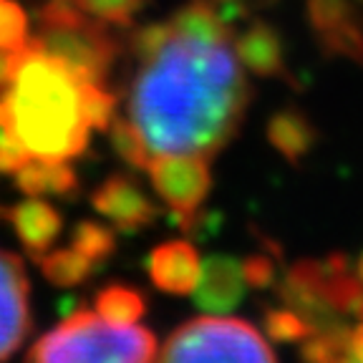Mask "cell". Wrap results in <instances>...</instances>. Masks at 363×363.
I'll return each mask as SVG.
<instances>
[{"mask_svg":"<svg viewBox=\"0 0 363 363\" xmlns=\"http://www.w3.org/2000/svg\"><path fill=\"white\" fill-rule=\"evenodd\" d=\"M30 43L68 68L79 81L106 86L113 66L124 53L111 26L86 16L74 0H43L35 11Z\"/></svg>","mask_w":363,"mask_h":363,"instance_id":"obj_3","label":"cell"},{"mask_svg":"<svg viewBox=\"0 0 363 363\" xmlns=\"http://www.w3.org/2000/svg\"><path fill=\"white\" fill-rule=\"evenodd\" d=\"M18 53H21V51H18ZM18 53H13V51H0V89L11 84L13 74H16Z\"/></svg>","mask_w":363,"mask_h":363,"instance_id":"obj_26","label":"cell"},{"mask_svg":"<svg viewBox=\"0 0 363 363\" xmlns=\"http://www.w3.org/2000/svg\"><path fill=\"white\" fill-rule=\"evenodd\" d=\"M30 40V18L16 0H0V51H23Z\"/></svg>","mask_w":363,"mask_h":363,"instance_id":"obj_22","label":"cell"},{"mask_svg":"<svg viewBox=\"0 0 363 363\" xmlns=\"http://www.w3.org/2000/svg\"><path fill=\"white\" fill-rule=\"evenodd\" d=\"M71 245L76 250H81L89 260L104 262L116 247V238H113L111 227H106L104 222L84 220L74 227V235H71Z\"/></svg>","mask_w":363,"mask_h":363,"instance_id":"obj_21","label":"cell"},{"mask_svg":"<svg viewBox=\"0 0 363 363\" xmlns=\"http://www.w3.org/2000/svg\"><path fill=\"white\" fill-rule=\"evenodd\" d=\"M235 53L250 74L260 76V79L285 81L288 86L298 89V81L290 74L288 61H285L283 35L272 23L255 18L242 30H235Z\"/></svg>","mask_w":363,"mask_h":363,"instance_id":"obj_11","label":"cell"},{"mask_svg":"<svg viewBox=\"0 0 363 363\" xmlns=\"http://www.w3.org/2000/svg\"><path fill=\"white\" fill-rule=\"evenodd\" d=\"M144 311V295L129 285H108L96 295V313L111 323H139Z\"/></svg>","mask_w":363,"mask_h":363,"instance_id":"obj_19","label":"cell"},{"mask_svg":"<svg viewBox=\"0 0 363 363\" xmlns=\"http://www.w3.org/2000/svg\"><path fill=\"white\" fill-rule=\"evenodd\" d=\"M303 358L308 363H363V320L356 328L315 330L303 340Z\"/></svg>","mask_w":363,"mask_h":363,"instance_id":"obj_16","label":"cell"},{"mask_svg":"<svg viewBox=\"0 0 363 363\" xmlns=\"http://www.w3.org/2000/svg\"><path fill=\"white\" fill-rule=\"evenodd\" d=\"M265 330L272 340H280V343H303L308 335H313V328L308 325V320L301 313H295L293 308L267 311Z\"/></svg>","mask_w":363,"mask_h":363,"instance_id":"obj_24","label":"cell"},{"mask_svg":"<svg viewBox=\"0 0 363 363\" xmlns=\"http://www.w3.org/2000/svg\"><path fill=\"white\" fill-rule=\"evenodd\" d=\"M245 290H247V280H245L242 260L215 255L202 262V272L192 293L204 313L222 315L242 301Z\"/></svg>","mask_w":363,"mask_h":363,"instance_id":"obj_12","label":"cell"},{"mask_svg":"<svg viewBox=\"0 0 363 363\" xmlns=\"http://www.w3.org/2000/svg\"><path fill=\"white\" fill-rule=\"evenodd\" d=\"M16 184L28 197H48V194H71L79 187V179L68 162L28 159L16 172Z\"/></svg>","mask_w":363,"mask_h":363,"instance_id":"obj_17","label":"cell"},{"mask_svg":"<svg viewBox=\"0 0 363 363\" xmlns=\"http://www.w3.org/2000/svg\"><path fill=\"white\" fill-rule=\"evenodd\" d=\"M242 270H245V280H247V285H252V288H265V285H270L272 278H275V267L262 255H252V257H247V260H242Z\"/></svg>","mask_w":363,"mask_h":363,"instance_id":"obj_25","label":"cell"},{"mask_svg":"<svg viewBox=\"0 0 363 363\" xmlns=\"http://www.w3.org/2000/svg\"><path fill=\"white\" fill-rule=\"evenodd\" d=\"M84 84L28 40L0 89V136L26 159L71 162L89 149Z\"/></svg>","mask_w":363,"mask_h":363,"instance_id":"obj_2","label":"cell"},{"mask_svg":"<svg viewBox=\"0 0 363 363\" xmlns=\"http://www.w3.org/2000/svg\"><path fill=\"white\" fill-rule=\"evenodd\" d=\"M265 134L270 147L290 164H301L318 142L315 124L308 119V113H303L295 106L280 108V111L272 113Z\"/></svg>","mask_w":363,"mask_h":363,"instance_id":"obj_15","label":"cell"},{"mask_svg":"<svg viewBox=\"0 0 363 363\" xmlns=\"http://www.w3.org/2000/svg\"><path fill=\"white\" fill-rule=\"evenodd\" d=\"M356 275H358V280L363 283V255L358 257V262H356Z\"/></svg>","mask_w":363,"mask_h":363,"instance_id":"obj_27","label":"cell"},{"mask_svg":"<svg viewBox=\"0 0 363 363\" xmlns=\"http://www.w3.org/2000/svg\"><path fill=\"white\" fill-rule=\"evenodd\" d=\"M94 210L121 233H139L159 217V207L129 174H111L91 194Z\"/></svg>","mask_w":363,"mask_h":363,"instance_id":"obj_10","label":"cell"},{"mask_svg":"<svg viewBox=\"0 0 363 363\" xmlns=\"http://www.w3.org/2000/svg\"><path fill=\"white\" fill-rule=\"evenodd\" d=\"M217 3H222V6H225V3H240V6H242V0H217Z\"/></svg>","mask_w":363,"mask_h":363,"instance_id":"obj_28","label":"cell"},{"mask_svg":"<svg viewBox=\"0 0 363 363\" xmlns=\"http://www.w3.org/2000/svg\"><path fill=\"white\" fill-rule=\"evenodd\" d=\"M30 330L28 275L18 255L0 250V363L21 348Z\"/></svg>","mask_w":363,"mask_h":363,"instance_id":"obj_9","label":"cell"},{"mask_svg":"<svg viewBox=\"0 0 363 363\" xmlns=\"http://www.w3.org/2000/svg\"><path fill=\"white\" fill-rule=\"evenodd\" d=\"M154 192L169 207L179 227L194 230L212 189L210 159L197 154H157L147 167Z\"/></svg>","mask_w":363,"mask_h":363,"instance_id":"obj_7","label":"cell"},{"mask_svg":"<svg viewBox=\"0 0 363 363\" xmlns=\"http://www.w3.org/2000/svg\"><path fill=\"white\" fill-rule=\"evenodd\" d=\"M108 139H111L113 152L124 159L126 164H131L134 169H147L149 162H152V149L144 142V136L139 134L134 124L129 119H113L111 126H108Z\"/></svg>","mask_w":363,"mask_h":363,"instance_id":"obj_20","label":"cell"},{"mask_svg":"<svg viewBox=\"0 0 363 363\" xmlns=\"http://www.w3.org/2000/svg\"><path fill=\"white\" fill-rule=\"evenodd\" d=\"M157 338L136 323L76 311L33 346L28 363H152Z\"/></svg>","mask_w":363,"mask_h":363,"instance_id":"obj_4","label":"cell"},{"mask_svg":"<svg viewBox=\"0 0 363 363\" xmlns=\"http://www.w3.org/2000/svg\"><path fill=\"white\" fill-rule=\"evenodd\" d=\"M134 71L126 119L152 154L212 159L233 142L252 101L247 71L235 53V28L217 0H189L167 21L126 38Z\"/></svg>","mask_w":363,"mask_h":363,"instance_id":"obj_1","label":"cell"},{"mask_svg":"<svg viewBox=\"0 0 363 363\" xmlns=\"http://www.w3.org/2000/svg\"><path fill=\"white\" fill-rule=\"evenodd\" d=\"M306 11L323 51L363 68V21L356 0H306Z\"/></svg>","mask_w":363,"mask_h":363,"instance_id":"obj_8","label":"cell"},{"mask_svg":"<svg viewBox=\"0 0 363 363\" xmlns=\"http://www.w3.org/2000/svg\"><path fill=\"white\" fill-rule=\"evenodd\" d=\"M283 301L295 313H301L308 325L315 330L335 328L338 318L353 313L363 301V283L343 255H330L325 260H303L288 272L283 288Z\"/></svg>","mask_w":363,"mask_h":363,"instance_id":"obj_5","label":"cell"},{"mask_svg":"<svg viewBox=\"0 0 363 363\" xmlns=\"http://www.w3.org/2000/svg\"><path fill=\"white\" fill-rule=\"evenodd\" d=\"M6 217L16 238L35 260L45 255L63 233L61 212L43 197H26L23 202L13 204L11 210H6Z\"/></svg>","mask_w":363,"mask_h":363,"instance_id":"obj_13","label":"cell"},{"mask_svg":"<svg viewBox=\"0 0 363 363\" xmlns=\"http://www.w3.org/2000/svg\"><path fill=\"white\" fill-rule=\"evenodd\" d=\"M157 363H275L267 340L238 318L204 315L167 338Z\"/></svg>","mask_w":363,"mask_h":363,"instance_id":"obj_6","label":"cell"},{"mask_svg":"<svg viewBox=\"0 0 363 363\" xmlns=\"http://www.w3.org/2000/svg\"><path fill=\"white\" fill-rule=\"evenodd\" d=\"M202 272V257L187 240H172L154 247L149 255V275L159 290L172 295H187L194 290Z\"/></svg>","mask_w":363,"mask_h":363,"instance_id":"obj_14","label":"cell"},{"mask_svg":"<svg viewBox=\"0 0 363 363\" xmlns=\"http://www.w3.org/2000/svg\"><path fill=\"white\" fill-rule=\"evenodd\" d=\"M74 3L86 16L96 18L106 26H131L136 13L142 11L149 0H74Z\"/></svg>","mask_w":363,"mask_h":363,"instance_id":"obj_23","label":"cell"},{"mask_svg":"<svg viewBox=\"0 0 363 363\" xmlns=\"http://www.w3.org/2000/svg\"><path fill=\"white\" fill-rule=\"evenodd\" d=\"M38 265L43 270L45 280L53 285H61V288H74V285L84 283L89 278L96 262L89 260V257L76 250L74 245L63 250H48L45 255L38 257Z\"/></svg>","mask_w":363,"mask_h":363,"instance_id":"obj_18","label":"cell"}]
</instances>
